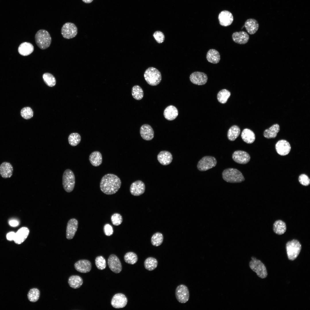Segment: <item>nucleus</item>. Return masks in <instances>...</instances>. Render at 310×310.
I'll return each instance as SVG.
<instances>
[{"label":"nucleus","instance_id":"1","mask_svg":"<svg viewBox=\"0 0 310 310\" xmlns=\"http://www.w3.org/2000/svg\"><path fill=\"white\" fill-rule=\"evenodd\" d=\"M121 184V181L117 176L112 174H108L102 178L100 183V188L104 193L112 195L119 190Z\"/></svg>","mask_w":310,"mask_h":310},{"label":"nucleus","instance_id":"2","mask_svg":"<svg viewBox=\"0 0 310 310\" xmlns=\"http://www.w3.org/2000/svg\"><path fill=\"white\" fill-rule=\"evenodd\" d=\"M36 44L40 49L44 50L48 48L51 42V38L49 33L45 30H40L35 36Z\"/></svg>","mask_w":310,"mask_h":310},{"label":"nucleus","instance_id":"3","mask_svg":"<svg viewBox=\"0 0 310 310\" xmlns=\"http://www.w3.org/2000/svg\"><path fill=\"white\" fill-rule=\"evenodd\" d=\"M222 176L224 180L230 183H241L245 180L241 173L238 170L233 168L224 170L222 173Z\"/></svg>","mask_w":310,"mask_h":310},{"label":"nucleus","instance_id":"4","mask_svg":"<svg viewBox=\"0 0 310 310\" xmlns=\"http://www.w3.org/2000/svg\"><path fill=\"white\" fill-rule=\"evenodd\" d=\"M144 76L145 79L149 85L156 86L162 80L160 72L153 67H149L145 71Z\"/></svg>","mask_w":310,"mask_h":310},{"label":"nucleus","instance_id":"5","mask_svg":"<svg viewBox=\"0 0 310 310\" xmlns=\"http://www.w3.org/2000/svg\"><path fill=\"white\" fill-rule=\"evenodd\" d=\"M286 249L288 259L293 261L299 255L301 249V245L297 240L293 239L288 241L286 244Z\"/></svg>","mask_w":310,"mask_h":310},{"label":"nucleus","instance_id":"6","mask_svg":"<svg viewBox=\"0 0 310 310\" xmlns=\"http://www.w3.org/2000/svg\"><path fill=\"white\" fill-rule=\"evenodd\" d=\"M75 183V177L73 171L69 169L66 170L62 177V184L64 189L67 192H71L74 187Z\"/></svg>","mask_w":310,"mask_h":310},{"label":"nucleus","instance_id":"7","mask_svg":"<svg viewBox=\"0 0 310 310\" xmlns=\"http://www.w3.org/2000/svg\"><path fill=\"white\" fill-rule=\"evenodd\" d=\"M251 259L252 260L249 263L250 268L260 278H264L266 277L268 273L264 264L254 257H251Z\"/></svg>","mask_w":310,"mask_h":310},{"label":"nucleus","instance_id":"8","mask_svg":"<svg viewBox=\"0 0 310 310\" xmlns=\"http://www.w3.org/2000/svg\"><path fill=\"white\" fill-rule=\"evenodd\" d=\"M216 164L217 161L214 157L212 156H205L198 162L197 167L200 171H205L214 167Z\"/></svg>","mask_w":310,"mask_h":310},{"label":"nucleus","instance_id":"9","mask_svg":"<svg viewBox=\"0 0 310 310\" xmlns=\"http://www.w3.org/2000/svg\"><path fill=\"white\" fill-rule=\"evenodd\" d=\"M61 32L63 38L69 39L73 38L76 36L78 33V28L73 23L67 22L62 26Z\"/></svg>","mask_w":310,"mask_h":310},{"label":"nucleus","instance_id":"10","mask_svg":"<svg viewBox=\"0 0 310 310\" xmlns=\"http://www.w3.org/2000/svg\"><path fill=\"white\" fill-rule=\"evenodd\" d=\"M175 295L177 301L181 303H184L189 299V293L187 287L183 284H181L176 288Z\"/></svg>","mask_w":310,"mask_h":310},{"label":"nucleus","instance_id":"11","mask_svg":"<svg viewBox=\"0 0 310 310\" xmlns=\"http://www.w3.org/2000/svg\"><path fill=\"white\" fill-rule=\"evenodd\" d=\"M108 264L110 269L115 273H119L122 270L121 262L118 257L113 254L110 255L108 259Z\"/></svg>","mask_w":310,"mask_h":310},{"label":"nucleus","instance_id":"12","mask_svg":"<svg viewBox=\"0 0 310 310\" xmlns=\"http://www.w3.org/2000/svg\"><path fill=\"white\" fill-rule=\"evenodd\" d=\"M189 79L192 83L198 85H202L207 82L208 77L206 74L204 72L195 71L191 74Z\"/></svg>","mask_w":310,"mask_h":310},{"label":"nucleus","instance_id":"13","mask_svg":"<svg viewBox=\"0 0 310 310\" xmlns=\"http://www.w3.org/2000/svg\"><path fill=\"white\" fill-rule=\"evenodd\" d=\"M127 302V299L125 295L121 293L115 294L111 301V305L114 308L117 309L125 307Z\"/></svg>","mask_w":310,"mask_h":310},{"label":"nucleus","instance_id":"14","mask_svg":"<svg viewBox=\"0 0 310 310\" xmlns=\"http://www.w3.org/2000/svg\"><path fill=\"white\" fill-rule=\"evenodd\" d=\"M275 148L277 153L282 156L288 154L291 150V146L287 141L282 140L278 141L276 144Z\"/></svg>","mask_w":310,"mask_h":310},{"label":"nucleus","instance_id":"15","mask_svg":"<svg viewBox=\"0 0 310 310\" xmlns=\"http://www.w3.org/2000/svg\"><path fill=\"white\" fill-rule=\"evenodd\" d=\"M232 158L234 161L238 163L245 164L249 162L250 156L246 152L238 150L234 152L232 155Z\"/></svg>","mask_w":310,"mask_h":310},{"label":"nucleus","instance_id":"16","mask_svg":"<svg viewBox=\"0 0 310 310\" xmlns=\"http://www.w3.org/2000/svg\"><path fill=\"white\" fill-rule=\"evenodd\" d=\"M145 190L144 183L141 180H137L133 183L130 187L131 194L135 196H139L143 194Z\"/></svg>","mask_w":310,"mask_h":310},{"label":"nucleus","instance_id":"17","mask_svg":"<svg viewBox=\"0 0 310 310\" xmlns=\"http://www.w3.org/2000/svg\"><path fill=\"white\" fill-rule=\"evenodd\" d=\"M218 19L220 24L222 26H227L230 25L233 20L232 13L227 10L221 11L219 14Z\"/></svg>","mask_w":310,"mask_h":310},{"label":"nucleus","instance_id":"18","mask_svg":"<svg viewBox=\"0 0 310 310\" xmlns=\"http://www.w3.org/2000/svg\"><path fill=\"white\" fill-rule=\"evenodd\" d=\"M78 226V222L76 219L73 218L69 220L66 230V237L67 239L70 240L73 237L77 230Z\"/></svg>","mask_w":310,"mask_h":310},{"label":"nucleus","instance_id":"19","mask_svg":"<svg viewBox=\"0 0 310 310\" xmlns=\"http://www.w3.org/2000/svg\"><path fill=\"white\" fill-rule=\"evenodd\" d=\"M29 232V230L28 228L26 227H21L15 233L13 241L16 244H21L26 240Z\"/></svg>","mask_w":310,"mask_h":310},{"label":"nucleus","instance_id":"20","mask_svg":"<svg viewBox=\"0 0 310 310\" xmlns=\"http://www.w3.org/2000/svg\"><path fill=\"white\" fill-rule=\"evenodd\" d=\"M75 269L79 272L87 273L89 272L92 268L91 263L86 259L80 260L74 264Z\"/></svg>","mask_w":310,"mask_h":310},{"label":"nucleus","instance_id":"21","mask_svg":"<svg viewBox=\"0 0 310 310\" xmlns=\"http://www.w3.org/2000/svg\"><path fill=\"white\" fill-rule=\"evenodd\" d=\"M140 133L142 137L146 140H151L154 137V131L152 127L148 124H144L141 126Z\"/></svg>","mask_w":310,"mask_h":310},{"label":"nucleus","instance_id":"22","mask_svg":"<svg viewBox=\"0 0 310 310\" xmlns=\"http://www.w3.org/2000/svg\"><path fill=\"white\" fill-rule=\"evenodd\" d=\"M233 41L239 44H245L247 43L249 39V35L244 31L235 32L232 35Z\"/></svg>","mask_w":310,"mask_h":310},{"label":"nucleus","instance_id":"23","mask_svg":"<svg viewBox=\"0 0 310 310\" xmlns=\"http://www.w3.org/2000/svg\"><path fill=\"white\" fill-rule=\"evenodd\" d=\"M13 167L9 162H5L0 165V175L4 178H10L12 175Z\"/></svg>","mask_w":310,"mask_h":310},{"label":"nucleus","instance_id":"24","mask_svg":"<svg viewBox=\"0 0 310 310\" xmlns=\"http://www.w3.org/2000/svg\"><path fill=\"white\" fill-rule=\"evenodd\" d=\"M157 158L159 162L163 165L170 164L173 159L172 154L170 152L165 150L160 152L157 155Z\"/></svg>","mask_w":310,"mask_h":310},{"label":"nucleus","instance_id":"25","mask_svg":"<svg viewBox=\"0 0 310 310\" xmlns=\"http://www.w3.org/2000/svg\"><path fill=\"white\" fill-rule=\"evenodd\" d=\"M244 26L249 34H253L257 31L259 25L256 20L253 18H250L246 21Z\"/></svg>","mask_w":310,"mask_h":310},{"label":"nucleus","instance_id":"26","mask_svg":"<svg viewBox=\"0 0 310 310\" xmlns=\"http://www.w3.org/2000/svg\"><path fill=\"white\" fill-rule=\"evenodd\" d=\"M163 114L165 118L167 120L172 121L175 119L178 116V111L175 106L171 105L165 108Z\"/></svg>","mask_w":310,"mask_h":310},{"label":"nucleus","instance_id":"27","mask_svg":"<svg viewBox=\"0 0 310 310\" xmlns=\"http://www.w3.org/2000/svg\"><path fill=\"white\" fill-rule=\"evenodd\" d=\"M34 50L33 45L30 43L25 42L21 43L18 48L19 53L23 56L28 55L32 53Z\"/></svg>","mask_w":310,"mask_h":310},{"label":"nucleus","instance_id":"28","mask_svg":"<svg viewBox=\"0 0 310 310\" xmlns=\"http://www.w3.org/2000/svg\"><path fill=\"white\" fill-rule=\"evenodd\" d=\"M280 130L279 125L275 124L268 129H265L264 132V137L267 139L274 138L277 136V133Z\"/></svg>","mask_w":310,"mask_h":310},{"label":"nucleus","instance_id":"29","mask_svg":"<svg viewBox=\"0 0 310 310\" xmlns=\"http://www.w3.org/2000/svg\"><path fill=\"white\" fill-rule=\"evenodd\" d=\"M241 137L243 140L248 144L253 143L255 139L254 133L251 130L246 128L244 129L242 132Z\"/></svg>","mask_w":310,"mask_h":310},{"label":"nucleus","instance_id":"30","mask_svg":"<svg viewBox=\"0 0 310 310\" xmlns=\"http://www.w3.org/2000/svg\"><path fill=\"white\" fill-rule=\"evenodd\" d=\"M89 159L92 165L94 166H99L102 162V154L98 151L92 152L90 155Z\"/></svg>","mask_w":310,"mask_h":310},{"label":"nucleus","instance_id":"31","mask_svg":"<svg viewBox=\"0 0 310 310\" xmlns=\"http://www.w3.org/2000/svg\"><path fill=\"white\" fill-rule=\"evenodd\" d=\"M206 57L209 62L213 64L218 63L220 59L219 52L214 49H210L208 51Z\"/></svg>","mask_w":310,"mask_h":310},{"label":"nucleus","instance_id":"32","mask_svg":"<svg viewBox=\"0 0 310 310\" xmlns=\"http://www.w3.org/2000/svg\"><path fill=\"white\" fill-rule=\"evenodd\" d=\"M273 229L275 233L278 235H281L284 234L286 230V224L285 222L282 220H277L274 224Z\"/></svg>","mask_w":310,"mask_h":310},{"label":"nucleus","instance_id":"33","mask_svg":"<svg viewBox=\"0 0 310 310\" xmlns=\"http://www.w3.org/2000/svg\"><path fill=\"white\" fill-rule=\"evenodd\" d=\"M68 283L69 286L74 289L80 288L83 283L82 278L78 275H72L69 278Z\"/></svg>","mask_w":310,"mask_h":310},{"label":"nucleus","instance_id":"34","mask_svg":"<svg viewBox=\"0 0 310 310\" xmlns=\"http://www.w3.org/2000/svg\"><path fill=\"white\" fill-rule=\"evenodd\" d=\"M240 133V129L237 126L234 125L231 127L228 130L227 137L228 140L233 141L239 136Z\"/></svg>","mask_w":310,"mask_h":310},{"label":"nucleus","instance_id":"35","mask_svg":"<svg viewBox=\"0 0 310 310\" xmlns=\"http://www.w3.org/2000/svg\"><path fill=\"white\" fill-rule=\"evenodd\" d=\"M157 259L153 257H150L145 260L144 265L145 268L148 270L152 271L156 269L158 266Z\"/></svg>","mask_w":310,"mask_h":310},{"label":"nucleus","instance_id":"36","mask_svg":"<svg viewBox=\"0 0 310 310\" xmlns=\"http://www.w3.org/2000/svg\"><path fill=\"white\" fill-rule=\"evenodd\" d=\"M230 95V92L226 89H224L220 90L218 93L217 98L218 101L221 103H226Z\"/></svg>","mask_w":310,"mask_h":310},{"label":"nucleus","instance_id":"37","mask_svg":"<svg viewBox=\"0 0 310 310\" xmlns=\"http://www.w3.org/2000/svg\"><path fill=\"white\" fill-rule=\"evenodd\" d=\"M40 295V292L39 290L35 288L30 289L27 294V297L28 300L32 302H35L38 300Z\"/></svg>","mask_w":310,"mask_h":310},{"label":"nucleus","instance_id":"38","mask_svg":"<svg viewBox=\"0 0 310 310\" xmlns=\"http://www.w3.org/2000/svg\"><path fill=\"white\" fill-rule=\"evenodd\" d=\"M42 78L45 84L49 87L55 86L56 83V80L55 77L51 74L49 73H44Z\"/></svg>","mask_w":310,"mask_h":310},{"label":"nucleus","instance_id":"39","mask_svg":"<svg viewBox=\"0 0 310 310\" xmlns=\"http://www.w3.org/2000/svg\"><path fill=\"white\" fill-rule=\"evenodd\" d=\"M163 237L162 233L156 232L154 234L151 238V243L152 245L157 247L160 245L162 243Z\"/></svg>","mask_w":310,"mask_h":310},{"label":"nucleus","instance_id":"40","mask_svg":"<svg viewBox=\"0 0 310 310\" xmlns=\"http://www.w3.org/2000/svg\"><path fill=\"white\" fill-rule=\"evenodd\" d=\"M132 95L135 100H140L143 97L144 92L142 88L138 85L133 86L132 89Z\"/></svg>","mask_w":310,"mask_h":310},{"label":"nucleus","instance_id":"41","mask_svg":"<svg viewBox=\"0 0 310 310\" xmlns=\"http://www.w3.org/2000/svg\"><path fill=\"white\" fill-rule=\"evenodd\" d=\"M125 261L127 263L134 264H135L138 260V257L136 253L132 252H129L126 253L124 256Z\"/></svg>","mask_w":310,"mask_h":310},{"label":"nucleus","instance_id":"42","mask_svg":"<svg viewBox=\"0 0 310 310\" xmlns=\"http://www.w3.org/2000/svg\"><path fill=\"white\" fill-rule=\"evenodd\" d=\"M81 137L80 135L76 133H71L69 136L68 140L70 145L75 146L78 145L80 142Z\"/></svg>","mask_w":310,"mask_h":310},{"label":"nucleus","instance_id":"43","mask_svg":"<svg viewBox=\"0 0 310 310\" xmlns=\"http://www.w3.org/2000/svg\"><path fill=\"white\" fill-rule=\"evenodd\" d=\"M21 116L24 119H28L32 118L33 116V111L29 107H25L23 108L20 111Z\"/></svg>","mask_w":310,"mask_h":310},{"label":"nucleus","instance_id":"44","mask_svg":"<svg viewBox=\"0 0 310 310\" xmlns=\"http://www.w3.org/2000/svg\"><path fill=\"white\" fill-rule=\"evenodd\" d=\"M95 263L97 268L99 270H103L106 267V261L102 256H97L95 259Z\"/></svg>","mask_w":310,"mask_h":310},{"label":"nucleus","instance_id":"45","mask_svg":"<svg viewBox=\"0 0 310 310\" xmlns=\"http://www.w3.org/2000/svg\"><path fill=\"white\" fill-rule=\"evenodd\" d=\"M111 220L113 224L115 226H118L121 224L123 218L121 214L119 213H115L111 216Z\"/></svg>","mask_w":310,"mask_h":310},{"label":"nucleus","instance_id":"46","mask_svg":"<svg viewBox=\"0 0 310 310\" xmlns=\"http://www.w3.org/2000/svg\"><path fill=\"white\" fill-rule=\"evenodd\" d=\"M153 36L156 41L158 43L163 42L165 40V36L163 33L160 31H155Z\"/></svg>","mask_w":310,"mask_h":310},{"label":"nucleus","instance_id":"47","mask_svg":"<svg viewBox=\"0 0 310 310\" xmlns=\"http://www.w3.org/2000/svg\"><path fill=\"white\" fill-rule=\"evenodd\" d=\"M299 181L302 185L307 186L310 183V179L305 174L301 175L299 177Z\"/></svg>","mask_w":310,"mask_h":310},{"label":"nucleus","instance_id":"48","mask_svg":"<svg viewBox=\"0 0 310 310\" xmlns=\"http://www.w3.org/2000/svg\"><path fill=\"white\" fill-rule=\"evenodd\" d=\"M103 229L104 233L106 236H110L113 233V228L112 226L109 224H105L104 226Z\"/></svg>","mask_w":310,"mask_h":310},{"label":"nucleus","instance_id":"49","mask_svg":"<svg viewBox=\"0 0 310 310\" xmlns=\"http://www.w3.org/2000/svg\"><path fill=\"white\" fill-rule=\"evenodd\" d=\"M15 232H14L11 231L8 232L6 235V238L9 241H13Z\"/></svg>","mask_w":310,"mask_h":310},{"label":"nucleus","instance_id":"50","mask_svg":"<svg viewBox=\"0 0 310 310\" xmlns=\"http://www.w3.org/2000/svg\"><path fill=\"white\" fill-rule=\"evenodd\" d=\"M9 225L13 227H15L18 226L19 224V222L16 220H11L9 221Z\"/></svg>","mask_w":310,"mask_h":310},{"label":"nucleus","instance_id":"51","mask_svg":"<svg viewBox=\"0 0 310 310\" xmlns=\"http://www.w3.org/2000/svg\"><path fill=\"white\" fill-rule=\"evenodd\" d=\"M82 1L86 3H91L93 0H82Z\"/></svg>","mask_w":310,"mask_h":310}]
</instances>
